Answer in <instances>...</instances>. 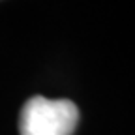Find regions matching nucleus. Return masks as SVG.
<instances>
[{
  "mask_svg": "<svg viewBox=\"0 0 135 135\" xmlns=\"http://www.w3.org/2000/svg\"><path fill=\"white\" fill-rule=\"evenodd\" d=\"M79 122V109L70 99L32 96L21 109V135H71Z\"/></svg>",
  "mask_w": 135,
  "mask_h": 135,
  "instance_id": "f257e3e1",
  "label": "nucleus"
}]
</instances>
